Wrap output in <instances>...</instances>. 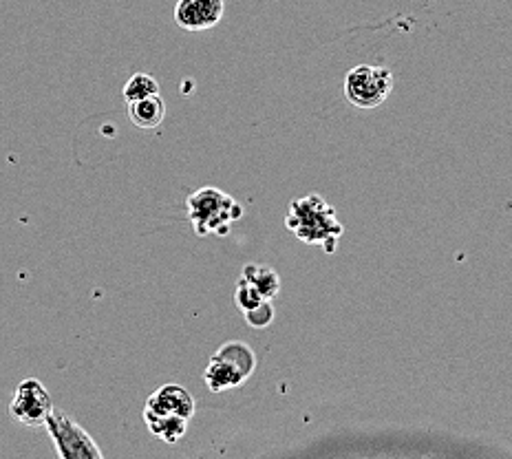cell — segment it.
<instances>
[{"mask_svg": "<svg viewBox=\"0 0 512 459\" xmlns=\"http://www.w3.org/2000/svg\"><path fill=\"white\" fill-rule=\"evenodd\" d=\"M159 93V82L151 76V73H135V76L124 84V100L126 104L151 98V95Z\"/></svg>", "mask_w": 512, "mask_h": 459, "instance_id": "obj_12", "label": "cell"}, {"mask_svg": "<svg viewBox=\"0 0 512 459\" xmlns=\"http://www.w3.org/2000/svg\"><path fill=\"white\" fill-rule=\"evenodd\" d=\"M234 301H237L241 312H248V309H252L254 305H259L261 301H268V298H263L259 294V290H256V287L250 281H245L241 276L239 283H237V292H234Z\"/></svg>", "mask_w": 512, "mask_h": 459, "instance_id": "obj_13", "label": "cell"}, {"mask_svg": "<svg viewBox=\"0 0 512 459\" xmlns=\"http://www.w3.org/2000/svg\"><path fill=\"white\" fill-rule=\"evenodd\" d=\"M226 12V0H179L175 23L188 34H199L217 27Z\"/></svg>", "mask_w": 512, "mask_h": 459, "instance_id": "obj_7", "label": "cell"}, {"mask_svg": "<svg viewBox=\"0 0 512 459\" xmlns=\"http://www.w3.org/2000/svg\"><path fill=\"white\" fill-rule=\"evenodd\" d=\"M254 369V349L248 343H243V340H230V343L221 345L215 354H212L204 371L206 387L212 393L239 389L243 382H248L252 378Z\"/></svg>", "mask_w": 512, "mask_h": 459, "instance_id": "obj_3", "label": "cell"}, {"mask_svg": "<svg viewBox=\"0 0 512 459\" xmlns=\"http://www.w3.org/2000/svg\"><path fill=\"white\" fill-rule=\"evenodd\" d=\"M146 413L153 415H179V418L192 420L195 418V398L190 396V391L181 387V384H164L151 393V398L146 400Z\"/></svg>", "mask_w": 512, "mask_h": 459, "instance_id": "obj_8", "label": "cell"}, {"mask_svg": "<svg viewBox=\"0 0 512 459\" xmlns=\"http://www.w3.org/2000/svg\"><path fill=\"white\" fill-rule=\"evenodd\" d=\"M144 422L148 426V431L157 435L159 440L166 444H175L186 435L190 420L179 418V415H153L144 411Z\"/></svg>", "mask_w": 512, "mask_h": 459, "instance_id": "obj_10", "label": "cell"}, {"mask_svg": "<svg viewBox=\"0 0 512 459\" xmlns=\"http://www.w3.org/2000/svg\"><path fill=\"white\" fill-rule=\"evenodd\" d=\"M60 459H102V451L93 437L64 411L53 407L45 424Z\"/></svg>", "mask_w": 512, "mask_h": 459, "instance_id": "obj_5", "label": "cell"}, {"mask_svg": "<svg viewBox=\"0 0 512 459\" xmlns=\"http://www.w3.org/2000/svg\"><path fill=\"white\" fill-rule=\"evenodd\" d=\"M285 226L296 239L327 254L338 250V241L345 234V226L338 221L336 210L318 192L292 201L285 215Z\"/></svg>", "mask_w": 512, "mask_h": 459, "instance_id": "obj_1", "label": "cell"}, {"mask_svg": "<svg viewBox=\"0 0 512 459\" xmlns=\"http://www.w3.org/2000/svg\"><path fill=\"white\" fill-rule=\"evenodd\" d=\"M53 409V400L45 384L36 378H27L16 387L14 400L9 404V413L12 418L23 426H42L47 420L49 411Z\"/></svg>", "mask_w": 512, "mask_h": 459, "instance_id": "obj_6", "label": "cell"}, {"mask_svg": "<svg viewBox=\"0 0 512 459\" xmlns=\"http://www.w3.org/2000/svg\"><path fill=\"white\" fill-rule=\"evenodd\" d=\"M245 323L254 329H265L272 325L274 320V305L270 301H261L259 305H254L248 312H243Z\"/></svg>", "mask_w": 512, "mask_h": 459, "instance_id": "obj_14", "label": "cell"}, {"mask_svg": "<svg viewBox=\"0 0 512 459\" xmlns=\"http://www.w3.org/2000/svg\"><path fill=\"white\" fill-rule=\"evenodd\" d=\"M241 276L245 281H250L256 290H259V294L263 298H268V301H272V298L281 292V276L276 274V270H272L270 265L250 263L245 265Z\"/></svg>", "mask_w": 512, "mask_h": 459, "instance_id": "obj_11", "label": "cell"}, {"mask_svg": "<svg viewBox=\"0 0 512 459\" xmlns=\"http://www.w3.org/2000/svg\"><path fill=\"white\" fill-rule=\"evenodd\" d=\"M393 93V73L376 64H358L345 78V98L356 109H378Z\"/></svg>", "mask_w": 512, "mask_h": 459, "instance_id": "obj_4", "label": "cell"}, {"mask_svg": "<svg viewBox=\"0 0 512 459\" xmlns=\"http://www.w3.org/2000/svg\"><path fill=\"white\" fill-rule=\"evenodd\" d=\"M128 117L142 131H153V128L162 126L166 120V102L159 93L151 95V98L131 102L128 104Z\"/></svg>", "mask_w": 512, "mask_h": 459, "instance_id": "obj_9", "label": "cell"}, {"mask_svg": "<svg viewBox=\"0 0 512 459\" xmlns=\"http://www.w3.org/2000/svg\"><path fill=\"white\" fill-rule=\"evenodd\" d=\"M241 217V204L221 188L206 186L188 197V219L199 237H226L232 223Z\"/></svg>", "mask_w": 512, "mask_h": 459, "instance_id": "obj_2", "label": "cell"}]
</instances>
